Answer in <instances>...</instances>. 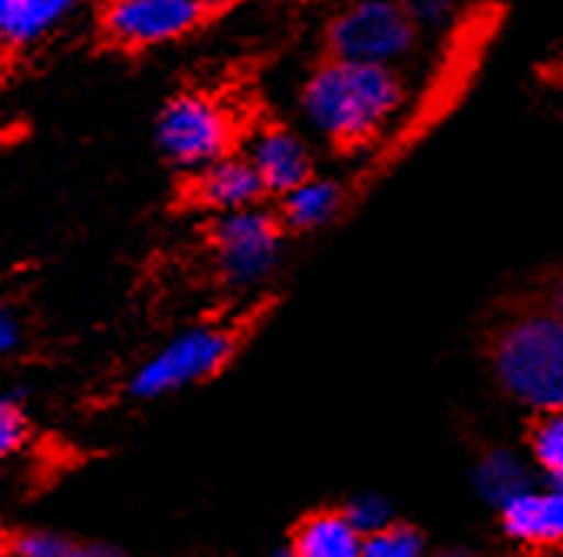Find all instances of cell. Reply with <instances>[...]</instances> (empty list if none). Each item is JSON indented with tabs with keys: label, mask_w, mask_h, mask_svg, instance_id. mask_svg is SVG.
<instances>
[{
	"label": "cell",
	"mask_w": 563,
	"mask_h": 557,
	"mask_svg": "<svg viewBox=\"0 0 563 557\" xmlns=\"http://www.w3.org/2000/svg\"><path fill=\"white\" fill-rule=\"evenodd\" d=\"M354 524H357V531L364 534V537H371V534H377V531H387L390 527V504L384 501V498H377V494H364V498H357L347 511H344Z\"/></svg>",
	"instance_id": "obj_17"
},
{
	"label": "cell",
	"mask_w": 563,
	"mask_h": 557,
	"mask_svg": "<svg viewBox=\"0 0 563 557\" xmlns=\"http://www.w3.org/2000/svg\"><path fill=\"white\" fill-rule=\"evenodd\" d=\"M407 100V87L394 67L351 61H323L300 87V118L330 144L374 141Z\"/></svg>",
	"instance_id": "obj_1"
},
{
	"label": "cell",
	"mask_w": 563,
	"mask_h": 557,
	"mask_svg": "<svg viewBox=\"0 0 563 557\" xmlns=\"http://www.w3.org/2000/svg\"><path fill=\"white\" fill-rule=\"evenodd\" d=\"M440 557H474V554H467V550H454V554H440Z\"/></svg>",
	"instance_id": "obj_25"
},
{
	"label": "cell",
	"mask_w": 563,
	"mask_h": 557,
	"mask_svg": "<svg viewBox=\"0 0 563 557\" xmlns=\"http://www.w3.org/2000/svg\"><path fill=\"white\" fill-rule=\"evenodd\" d=\"M213 0H110L103 34L118 47L144 51L194 34L210 18Z\"/></svg>",
	"instance_id": "obj_7"
},
{
	"label": "cell",
	"mask_w": 563,
	"mask_h": 557,
	"mask_svg": "<svg viewBox=\"0 0 563 557\" xmlns=\"http://www.w3.org/2000/svg\"><path fill=\"white\" fill-rule=\"evenodd\" d=\"M238 138V121L228 107L207 94H177L157 118V144L164 157L184 171H203L228 157Z\"/></svg>",
	"instance_id": "obj_4"
},
{
	"label": "cell",
	"mask_w": 563,
	"mask_h": 557,
	"mask_svg": "<svg viewBox=\"0 0 563 557\" xmlns=\"http://www.w3.org/2000/svg\"><path fill=\"white\" fill-rule=\"evenodd\" d=\"M500 384L527 407L563 411V314H530L514 320L497 345Z\"/></svg>",
	"instance_id": "obj_2"
},
{
	"label": "cell",
	"mask_w": 563,
	"mask_h": 557,
	"mask_svg": "<svg viewBox=\"0 0 563 557\" xmlns=\"http://www.w3.org/2000/svg\"><path fill=\"white\" fill-rule=\"evenodd\" d=\"M404 4H407L410 18L417 21V28L440 31L457 18L461 0H404Z\"/></svg>",
	"instance_id": "obj_18"
},
{
	"label": "cell",
	"mask_w": 563,
	"mask_h": 557,
	"mask_svg": "<svg viewBox=\"0 0 563 557\" xmlns=\"http://www.w3.org/2000/svg\"><path fill=\"white\" fill-rule=\"evenodd\" d=\"M261 194H264V181L247 154H228L213 161L210 167L197 171L194 177V197L220 214L257 207Z\"/></svg>",
	"instance_id": "obj_9"
},
{
	"label": "cell",
	"mask_w": 563,
	"mask_h": 557,
	"mask_svg": "<svg viewBox=\"0 0 563 557\" xmlns=\"http://www.w3.org/2000/svg\"><path fill=\"white\" fill-rule=\"evenodd\" d=\"M74 557H131V554L110 544H87V547H74Z\"/></svg>",
	"instance_id": "obj_22"
},
{
	"label": "cell",
	"mask_w": 563,
	"mask_h": 557,
	"mask_svg": "<svg viewBox=\"0 0 563 557\" xmlns=\"http://www.w3.org/2000/svg\"><path fill=\"white\" fill-rule=\"evenodd\" d=\"M18 554H21V557H74V544H67V540L57 537V534L34 531V534H24V537H21Z\"/></svg>",
	"instance_id": "obj_20"
},
{
	"label": "cell",
	"mask_w": 563,
	"mask_h": 557,
	"mask_svg": "<svg viewBox=\"0 0 563 557\" xmlns=\"http://www.w3.org/2000/svg\"><path fill=\"white\" fill-rule=\"evenodd\" d=\"M364 534L347 514L323 511L300 524L294 537L297 557H361L364 554Z\"/></svg>",
	"instance_id": "obj_11"
},
{
	"label": "cell",
	"mask_w": 563,
	"mask_h": 557,
	"mask_svg": "<svg viewBox=\"0 0 563 557\" xmlns=\"http://www.w3.org/2000/svg\"><path fill=\"white\" fill-rule=\"evenodd\" d=\"M18 338H21V327H18V317L0 304V354H8L18 348Z\"/></svg>",
	"instance_id": "obj_21"
},
{
	"label": "cell",
	"mask_w": 563,
	"mask_h": 557,
	"mask_svg": "<svg viewBox=\"0 0 563 557\" xmlns=\"http://www.w3.org/2000/svg\"><path fill=\"white\" fill-rule=\"evenodd\" d=\"M213 251H217V267L231 287L241 291L257 287L277 267L280 228L261 207L223 214L213 228Z\"/></svg>",
	"instance_id": "obj_5"
},
{
	"label": "cell",
	"mask_w": 563,
	"mask_h": 557,
	"mask_svg": "<svg viewBox=\"0 0 563 557\" xmlns=\"http://www.w3.org/2000/svg\"><path fill=\"white\" fill-rule=\"evenodd\" d=\"M247 157L257 167L264 190L271 194H290L294 187H300L307 177H313V157L307 141L284 124H267L261 128L251 144H247Z\"/></svg>",
	"instance_id": "obj_8"
},
{
	"label": "cell",
	"mask_w": 563,
	"mask_h": 557,
	"mask_svg": "<svg viewBox=\"0 0 563 557\" xmlns=\"http://www.w3.org/2000/svg\"><path fill=\"white\" fill-rule=\"evenodd\" d=\"M77 4L80 0H21L14 24L8 31V44H34L47 37L77 11Z\"/></svg>",
	"instance_id": "obj_14"
},
{
	"label": "cell",
	"mask_w": 563,
	"mask_h": 557,
	"mask_svg": "<svg viewBox=\"0 0 563 557\" xmlns=\"http://www.w3.org/2000/svg\"><path fill=\"white\" fill-rule=\"evenodd\" d=\"M474 481H477V491H481L490 504H500V507H504L507 501H514L517 494L527 491V468H523V461H520L517 455H510V451H494V455H487V458L477 465Z\"/></svg>",
	"instance_id": "obj_13"
},
{
	"label": "cell",
	"mask_w": 563,
	"mask_h": 557,
	"mask_svg": "<svg viewBox=\"0 0 563 557\" xmlns=\"http://www.w3.org/2000/svg\"><path fill=\"white\" fill-rule=\"evenodd\" d=\"M556 491H563V478H556Z\"/></svg>",
	"instance_id": "obj_26"
},
{
	"label": "cell",
	"mask_w": 563,
	"mask_h": 557,
	"mask_svg": "<svg viewBox=\"0 0 563 557\" xmlns=\"http://www.w3.org/2000/svg\"><path fill=\"white\" fill-rule=\"evenodd\" d=\"M280 557H297V554H280Z\"/></svg>",
	"instance_id": "obj_27"
},
{
	"label": "cell",
	"mask_w": 563,
	"mask_h": 557,
	"mask_svg": "<svg viewBox=\"0 0 563 557\" xmlns=\"http://www.w3.org/2000/svg\"><path fill=\"white\" fill-rule=\"evenodd\" d=\"M530 451H533V461H537L547 474L563 478V411L547 414V417L533 427Z\"/></svg>",
	"instance_id": "obj_15"
},
{
	"label": "cell",
	"mask_w": 563,
	"mask_h": 557,
	"mask_svg": "<svg viewBox=\"0 0 563 557\" xmlns=\"http://www.w3.org/2000/svg\"><path fill=\"white\" fill-rule=\"evenodd\" d=\"M361 557H423V540L410 527L390 524L387 531H377L364 540Z\"/></svg>",
	"instance_id": "obj_16"
},
{
	"label": "cell",
	"mask_w": 563,
	"mask_h": 557,
	"mask_svg": "<svg viewBox=\"0 0 563 557\" xmlns=\"http://www.w3.org/2000/svg\"><path fill=\"white\" fill-rule=\"evenodd\" d=\"M234 338L223 327H190L161 348L131 381V391L137 397H161L170 391H180L187 384H197L220 371V364L231 358Z\"/></svg>",
	"instance_id": "obj_6"
},
{
	"label": "cell",
	"mask_w": 563,
	"mask_h": 557,
	"mask_svg": "<svg viewBox=\"0 0 563 557\" xmlns=\"http://www.w3.org/2000/svg\"><path fill=\"white\" fill-rule=\"evenodd\" d=\"M24 434H27V424H24L21 407L11 397H0V461L11 458L21 448Z\"/></svg>",
	"instance_id": "obj_19"
},
{
	"label": "cell",
	"mask_w": 563,
	"mask_h": 557,
	"mask_svg": "<svg viewBox=\"0 0 563 557\" xmlns=\"http://www.w3.org/2000/svg\"><path fill=\"white\" fill-rule=\"evenodd\" d=\"M556 307H560V314H563V284L556 287Z\"/></svg>",
	"instance_id": "obj_24"
},
{
	"label": "cell",
	"mask_w": 563,
	"mask_h": 557,
	"mask_svg": "<svg viewBox=\"0 0 563 557\" xmlns=\"http://www.w3.org/2000/svg\"><path fill=\"white\" fill-rule=\"evenodd\" d=\"M18 8H21V0H0V37H4V41H8V31L14 24Z\"/></svg>",
	"instance_id": "obj_23"
},
{
	"label": "cell",
	"mask_w": 563,
	"mask_h": 557,
	"mask_svg": "<svg viewBox=\"0 0 563 557\" xmlns=\"http://www.w3.org/2000/svg\"><path fill=\"white\" fill-rule=\"evenodd\" d=\"M344 204V190L330 177H307L300 187L284 194V220L297 231L323 228Z\"/></svg>",
	"instance_id": "obj_12"
},
{
	"label": "cell",
	"mask_w": 563,
	"mask_h": 557,
	"mask_svg": "<svg viewBox=\"0 0 563 557\" xmlns=\"http://www.w3.org/2000/svg\"><path fill=\"white\" fill-rule=\"evenodd\" d=\"M417 21L404 0H347L327 21L323 44L333 61L394 67L417 47Z\"/></svg>",
	"instance_id": "obj_3"
},
{
	"label": "cell",
	"mask_w": 563,
	"mask_h": 557,
	"mask_svg": "<svg viewBox=\"0 0 563 557\" xmlns=\"http://www.w3.org/2000/svg\"><path fill=\"white\" fill-rule=\"evenodd\" d=\"M504 527L520 544H560L563 540V491H523L504 507Z\"/></svg>",
	"instance_id": "obj_10"
}]
</instances>
